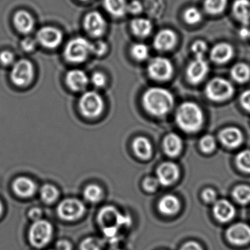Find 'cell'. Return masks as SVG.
<instances>
[{
    "instance_id": "obj_1",
    "label": "cell",
    "mask_w": 250,
    "mask_h": 250,
    "mask_svg": "<svg viewBox=\"0 0 250 250\" xmlns=\"http://www.w3.org/2000/svg\"><path fill=\"white\" fill-rule=\"evenodd\" d=\"M97 220L106 238L114 242L119 238L121 229L131 225L128 215L123 214L118 208L111 206H105L99 210Z\"/></svg>"
},
{
    "instance_id": "obj_2",
    "label": "cell",
    "mask_w": 250,
    "mask_h": 250,
    "mask_svg": "<svg viewBox=\"0 0 250 250\" xmlns=\"http://www.w3.org/2000/svg\"><path fill=\"white\" fill-rule=\"evenodd\" d=\"M143 104L148 113L154 116H163L173 107L172 93L162 87H150L145 92Z\"/></svg>"
},
{
    "instance_id": "obj_3",
    "label": "cell",
    "mask_w": 250,
    "mask_h": 250,
    "mask_svg": "<svg viewBox=\"0 0 250 250\" xmlns=\"http://www.w3.org/2000/svg\"><path fill=\"white\" fill-rule=\"evenodd\" d=\"M175 120L183 131L187 133H195L203 126L204 115L201 108L197 104L185 102L177 109Z\"/></svg>"
},
{
    "instance_id": "obj_4",
    "label": "cell",
    "mask_w": 250,
    "mask_h": 250,
    "mask_svg": "<svg viewBox=\"0 0 250 250\" xmlns=\"http://www.w3.org/2000/svg\"><path fill=\"white\" fill-rule=\"evenodd\" d=\"M92 53V43L84 38H75L70 41L64 49L66 61L73 63L84 62Z\"/></svg>"
},
{
    "instance_id": "obj_5",
    "label": "cell",
    "mask_w": 250,
    "mask_h": 250,
    "mask_svg": "<svg viewBox=\"0 0 250 250\" xmlns=\"http://www.w3.org/2000/svg\"><path fill=\"white\" fill-rule=\"evenodd\" d=\"M53 235V227L50 222L43 219L35 221L29 229V241L33 247L42 248L47 245Z\"/></svg>"
},
{
    "instance_id": "obj_6",
    "label": "cell",
    "mask_w": 250,
    "mask_h": 250,
    "mask_svg": "<svg viewBox=\"0 0 250 250\" xmlns=\"http://www.w3.org/2000/svg\"><path fill=\"white\" fill-rule=\"evenodd\" d=\"M104 100L102 96L94 91L84 93L79 101L80 112L87 118H95L103 112Z\"/></svg>"
},
{
    "instance_id": "obj_7",
    "label": "cell",
    "mask_w": 250,
    "mask_h": 250,
    "mask_svg": "<svg viewBox=\"0 0 250 250\" xmlns=\"http://www.w3.org/2000/svg\"><path fill=\"white\" fill-rule=\"evenodd\" d=\"M234 88L228 80L214 78L208 83L206 94L210 100L221 102L228 100L233 95Z\"/></svg>"
},
{
    "instance_id": "obj_8",
    "label": "cell",
    "mask_w": 250,
    "mask_h": 250,
    "mask_svg": "<svg viewBox=\"0 0 250 250\" xmlns=\"http://www.w3.org/2000/svg\"><path fill=\"white\" fill-rule=\"evenodd\" d=\"M10 77L15 85L18 87L27 86L34 77V67L28 60H20L13 65Z\"/></svg>"
},
{
    "instance_id": "obj_9",
    "label": "cell",
    "mask_w": 250,
    "mask_h": 250,
    "mask_svg": "<svg viewBox=\"0 0 250 250\" xmlns=\"http://www.w3.org/2000/svg\"><path fill=\"white\" fill-rule=\"evenodd\" d=\"M84 203L77 199L68 198L62 200L58 206L57 212L62 220L74 222L83 217L85 213Z\"/></svg>"
},
{
    "instance_id": "obj_10",
    "label": "cell",
    "mask_w": 250,
    "mask_h": 250,
    "mask_svg": "<svg viewBox=\"0 0 250 250\" xmlns=\"http://www.w3.org/2000/svg\"><path fill=\"white\" fill-rule=\"evenodd\" d=\"M174 68L170 61L165 58H153L147 66L149 77L157 81H166L173 74Z\"/></svg>"
},
{
    "instance_id": "obj_11",
    "label": "cell",
    "mask_w": 250,
    "mask_h": 250,
    "mask_svg": "<svg viewBox=\"0 0 250 250\" xmlns=\"http://www.w3.org/2000/svg\"><path fill=\"white\" fill-rule=\"evenodd\" d=\"M37 42L46 49H55L62 42V34L61 30L54 27H43L36 35Z\"/></svg>"
},
{
    "instance_id": "obj_12",
    "label": "cell",
    "mask_w": 250,
    "mask_h": 250,
    "mask_svg": "<svg viewBox=\"0 0 250 250\" xmlns=\"http://www.w3.org/2000/svg\"><path fill=\"white\" fill-rule=\"evenodd\" d=\"M208 71V64L203 58L195 57V59L191 61L187 67V79L191 84H199L207 76Z\"/></svg>"
},
{
    "instance_id": "obj_13",
    "label": "cell",
    "mask_w": 250,
    "mask_h": 250,
    "mask_svg": "<svg viewBox=\"0 0 250 250\" xmlns=\"http://www.w3.org/2000/svg\"><path fill=\"white\" fill-rule=\"evenodd\" d=\"M84 27L87 33L93 37H100L104 33L106 23L100 13L93 11L84 17Z\"/></svg>"
},
{
    "instance_id": "obj_14",
    "label": "cell",
    "mask_w": 250,
    "mask_h": 250,
    "mask_svg": "<svg viewBox=\"0 0 250 250\" xmlns=\"http://www.w3.org/2000/svg\"><path fill=\"white\" fill-rule=\"evenodd\" d=\"M226 236L234 245H247L250 243V227L244 223L234 224L228 228Z\"/></svg>"
},
{
    "instance_id": "obj_15",
    "label": "cell",
    "mask_w": 250,
    "mask_h": 250,
    "mask_svg": "<svg viewBox=\"0 0 250 250\" xmlns=\"http://www.w3.org/2000/svg\"><path fill=\"white\" fill-rule=\"evenodd\" d=\"M156 175L159 184L168 187L173 184L179 178V167L172 162H165L158 167Z\"/></svg>"
},
{
    "instance_id": "obj_16",
    "label": "cell",
    "mask_w": 250,
    "mask_h": 250,
    "mask_svg": "<svg viewBox=\"0 0 250 250\" xmlns=\"http://www.w3.org/2000/svg\"><path fill=\"white\" fill-rule=\"evenodd\" d=\"M219 140L225 147L235 148L244 141V135L236 127H227L219 133Z\"/></svg>"
},
{
    "instance_id": "obj_17",
    "label": "cell",
    "mask_w": 250,
    "mask_h": 250,
    "mask_svg": "<svg viewBox=\"0 0 250 250\" xmlns=\"http://www.w3.org/2000/svg\"><path fill=\"white\" fill-rule=\"evenodd\" d=\"M65 83L71 90L76 92L83 91L87 87L89 79L85 72L82 70L73 69L67 73Z\"/></svg>"
},
{
    "instance_id": "obj_18",
    "label": "cell",
    "mask_w": 250,
    "mask_h": 250,
    "mask_svg": "<svg viewBox=\"0 0 250 250\" xmlns=\"http://www.w3.org/2000/svg\"><path fill=\"white\" fill-rule=\"evenodd\" d=\"M177 36L175 32L168 29L161 30L153 40L155 49L159 51H169L176 44Z\"/></svg>"
},
{
    "instance_id": "obj_19",
    "label": "cell",
    "mask_w": 250,
    "mask_h": 250,
    "mask_svg": "<svg viewBox=\"0 0 250 250\" xmlns=\"http://www.w3.org/2000/svg\"><path fill=\"white\" fill-rule=\"evenodd\" d=\"M13 189L19 197L29 198L36 194L37 186L30 178L27 177H20L14 181Z\"/></svg>"
},
{
    "instance_id": "obj_20",
    "label": "cell",
    "mask_w": 250,
    "mask_h": 250,
    "mask_svg": "<svg viewBox=\"0 0 250 250\" xmlns=\"http://www.w3.org/2000/svg\"><path fill=\"white\" fill-rule=\"evenodd\" d=\"M213 212L216 220L225 223L233 219L235 214V209L232 203L228 200H219L215 202Z\"/></svg>"
},
{
    "instance_id": "obj_21",
    "label": "cell",
    "mask_w": 250,
    "mask_h": 250,
    "mask_svg": "<svg viewBox=\"0 0 250 250\" xmlns=\"http://www.w3.org/2000/svg\"><path fill=\"white\" fill-rule=\"evenodd\" d=\"M232 56L233 48L228 43H218L210 51V58L216 63H225L230 61Z\"/></svg>"
},
{
    "instance_id": "obj_22",
    "label": "cell",
    "mask_w": 250,
    "mask_h": 250,
    "mask_svg": "<svg viewBox=\"0 0 250 250\" xmlns=\"http://www.w3.org/2000/svg\"><path fill=\"white\" fill-rule=\"evenodd\" d=\"M14 24L20 33L27 34L34 28L35 21L31 14L27 11H19L14 15Z\"/></svg>"
},
{
    "instance_id": "obj_23",
    "label": "cell",
    "mask_w": 250,
    "mask_h": 250,
    "mask_svg": "<svg viewBox=\"0 0 250 250\" xmlns=\"http://www.w3.org/2000/svg\"><path fill=\"white\" fill-rule=\"evenodd\" d=\"M158 207L159 211L165 216H173L179 211L181 202L175 196L167 194L159 200Z\"/></svg>"
},
{
    "instance_id": "obj_24",
    "label": "cell",
    "mask_w": 250,
    "mask_h": 250,
    "mask_svg": "<svg viewBox=\"0 0 250 250\" xmlns=\"http://www.w3.org/2000/svg\"><path fill=\"white\" fill-rule=\"evenodd\" d=\"M183 142L178 134L170 133L164 139L163 147L165 153L170 157H176L182 150Z\"/></svg>"
},
{
    "instance_id": "obj_25",
    "label": "cell",
    "mask_w": 250,
    "mask_h": 250,
    "mask_svg": "<svg viewBox=\"0 0 250 250\" xmlns=\"http://www.w3.org/2000/svg\"><path fill=\"white\" fill-rule=\"evenodd\" d=\"M232 13L235 18L244 26L250 22V0H235L232 5Z\"/></svg>"
},
{
    "instance_id": "obj_26",
    "label": "cell",
    "mask_w": 250,
    "mask_h": 250,
    "mask_svg": "<svg viewBox=\"0 0 250 250\" xmlns=\"http://www.w3.org/2000/svg\"><path fill=\"white\" fill-rule=\"evenodd\" d=\"M132 147L136 156L143 160H147L151 156L153 152L152 145L146 137H138L134 139Z\"/></svg>"
},
{
    "instance_id": "obj_27",
    "label": "cell",
    "mask_w": 250,
    "mask_h": 250,
    "mask_svg": "<svg viewBox=\"0 0 250 250\" xmlns=\"http://www.w3.org/2000/svg\"><path fill=\"white\" fill-rule=\"evenodd\" d=\"M133 34L139 38L147 37L152 31V24L148 20L137 18L131 22Z\"/></svg>"
},
{
    "instance_id": "obj_28",
    "label": "cell",
    "mask_w": 250,
    "mask_h": 250,
    "mask_svg": "<svg viewBox=\"0 0 250 250\" xmlns=\"http://www.w3.org/2000/svg\"><path fill=\"white\" fill-rule=\"evenodd\" d=\"M127 5L125 0H104L105 9L113 17H124L127 12Z\"/></svg>"
},
{
    "instance_id": "obj_29",
    "label": "cell",
    "mask_w": 250,
    "mask_h": 250,
    "mask_svg": "<svg viewBox=\"0 0 250 250\" xmlns=\"http://www.w3.org/2000/svg\"><path fill=\"white\" fill-rule=\"evenodd\" d=\"M230 74L232 78L237 83H246L250 78V67L244 62H239L232 67Z\"/></svg>"
},
{
    "instance_id": "obj_30",
    "label": "cell",
    "mask_w": 250,
    "mask_h": 250,
    "mask_svg": "<svg viewBox=\"0 0 250 250\" xmlns=\"http://www.w3.org/2000/svg\"><path fill=\"white\" fill-rule=\"evenodd\" d=\"M59 194L60 192L57 187L52 184H45L40 190L41 198L46 204L55 203L59 197Z\"/></svg>"
},
{
    "instance_id": "obj_31",
    "label": "cell",
    "mask_w": 250,
    "mask_h": 250,
    "mask_svg": "<svg viewBox=\"0 0 250 250\" xmlns=\"http://www.w3.org/2000/svg\"><path fill=\"white\" fill-rule=\"evenodd\" d=\"M83 194L87 201L92 203H97L103 198L104 191L99 186L90 184L84 188Z\"/></svg>"
},
{
    "instance_id": "obj_32",
    "label": "cell",
    "mask_w": 250,
    "mask_h": 250,
    "mask_svg": "<svg viewBox=\"0 0 250 250\" xmlns=\"http://www.w3.org/2000/svg\"><path fill=\"white\" fill-rule=\"evenodd\" d=\"M228 5V0H205L204 8L210 15L222 14Z\"/></svg>"
},
{
    "instance_id": "obj_33",
    "label": "cell",
    "mask_w": 250,
    "mask_h": 250,
    "mask_svg": "<svg viewBox=\"0 0 250 250\" xmlns=\"http://www.w3.org/2000/svg\"><path fill=\"white\" fill-rule=\"evenodd\" d=\"M232 197L240 204L250 203V187L247 185L237 186L232 191Z\"/></svg>"
},
{
    "instance_id": "obj_34",
    "label": "cell",
    "mask_w": 250,
    "mask_h": 250,
    "mask_svg": "<svg viewBox=\"0 0 250 250\" xmlns=\"http://www.w3.org/2000/svg\"><path fill=\"white\" fill-rule=\"evenodd\" d=\"M237 166L242 172L250 174V150L240 152L235 159Z\"/></svg>"
},
{
    "instance_id": "obj_35",
    "label": "cell",
    "mask_w": 250,
    "mask_h": 250,
    "mask_svg": "<svg viewBox=\"0 0 250 250\" xmlns=\"http://www.w3.org/2000/svg\"><path fill=\"white\" fill-rule=\"evenodd\" d=\"M131 54L133 58L137 61H145L148 58V47L144 43H135L131 47Z\"/></svg>"
},
{
    "instance_id": "obj_36",
    "label": "cell",
    "mask_w": 250,
    "mask_h": 250,
    "mask_svg": "<svg viewBox=\"0 0 250 250\" xmlns=\"http://www.w3.org/2000/svg\"><path fill=\"white\" fill-rule=\"evenodd\" d=\"M103 247V241L102 240L95 237H88L82 241L80 244V250H102Z\"/></svg>"
},
{
    "instance_id": "obj_37",
    "label": "cell",
    "mask_w": 250,
    "mask_h": 250,
    "mask_svg": "<svg viewBox=\"0 0 250 250\" xmlns=\"http://www.w3.org/2000/svg\"><path fill=\"white\" fill-rule=\"evenodd\" d=\"M184 20L188 24H196L202 20V14L200 10L194 7L187 8L184 12Z\"/></svg>"
},
{
    "instance_id": "obj_38",
    "label": "cell",
    "mask_w": 250,
    "mask_h": 250,
    "mask_svg": "<svg viewBox=\"0 0 250 250\" xmlns=\"http://www.w3.org/2000/svg\"><path fill=\"white\" fill-rule=\"evenodd\" d=\"M200 147L202 151L204 153H212L216 147L214 137L211 135H206L202 137L200 141Z\"/></svg>"
},
{
    "instance_id": "obj_39",
    "label": "cell",
    "mask_w": 250,
    "mask_h": 250,
    "mask_svg": "<svg viewBox=\"0 0 250 250\" xmlns=\"http://www.w3.org/2000/svg\"><path fill=\"white\" fill-rule=\"evenodd\" d=\"M207 49V44L206 42L202 40L197 41L191 46L193 53L195 55V57H200V58H203Z\"/></svg>"
},
{
    "instance_id": "obj_40",
    "label": "cell",
    "mask_w": 250,
    "mask_h": 250,
    "mask_svg": "<svg viewBox=\"0 0 250 250\" xmlns=\"http://www.w3.org/2000/svg\"><path fill=\"white\" fill-rule=\"evenodd\" d=\"M159 185V182L157 178L153 177H147L143 181V188L147 192H154L157 189Z\"/></svg>"
},
{
    "instance_id": "obj_41",
    "label": "cell",
    "mask_w": 250,
    "mask_h": 250,
    "mask_svg": "<svg viewBox=\"0 0 250 250\" xmlns=\"http://www.w3.org/2000/svg\"><path fill=\"white\" fill-rule=\"evenodd\" d=\"M15 57L10 51L5 50L0 52V63L5 66L14 65Z\"/></svg>"
},
{
    "instance_id": "obj_42",
    "label": "cell",
    "mask_w": 250,
    "mask_h": 250,
    "mask_svg": "<svg viewBox=\"0 0 250 250\" xmlns=\"http://www.w3.org/2000/svg\"><path fill=\"white\" fill-rule=\"evenodd\" d=\"M106 51H107V45L102 41H99L95 43H92V53L94 55L102 56L106 53Z\"/></svg>"
},
{
    "instance_id": "obj_43",
    "label": "cell",
    "mask_w": 250,
    "mask_h": 250,
    "mask_svg": "<svg viewBox=\"0 0 250 250\" xmlns=\"http://www.w3.org/2000/svg\"><path fill=\"white\" fill-rule=\"evenodd\" d=\"M91 83L95 87H103L106 84V78L104 74L101 72H95L91 77Z\"/></svg>"
},
{
    "instance_id": "obj_44",
    "label": "cell",
    "mask_w": 250,
    "mask_h": 250,
    "mask_svg": "<svg viewBox=\"0 0 250 250\" xmlns=\"http://www.w3.org/2000/svg\"><path fill=\"white\" fill-rule=\"evenodd\" d=\"M37 42L35 39L30 37H27L23 39L21 43V46L23 50L27 52H31L36 49Z\"/></svg>"
},
{
    "instance_id": "obj_45",
    "label": "cell",
    "mask_w": 250,
    "mask_h": 250,
    "mask_svg": "<svg viewBox=\"0 0 250 250\" xmlns=\"http://www.w3.org/2000/svg\"><path fill=\"white\" fill-rule=\"evenodd\" d=\"M203 200L207 203H213L216 201V193L212 188H206L202 194Z\"/></svg>"
},
{
    "instance_id": "obj_46",
    "label": "cell",
    "mask_w": 250,
    "mask_h": 250,
    "mask_svg": "<svg viewBox=\"0 0 250 250\" xmlns=\"http://www.w3.org/2000/svg\"><path fill=\"white\" fill-rule=\"evenodd\" d=\"M143 11L142 4L139 1L134 0L131 3L127 5V11L133 14H138Z\"/></svg>"
},
{
    "instance_id": "obj_47",
    "label": "cell",
    "mask_w": 250,
    "mask_h": 250,
    "mask_svg": "<svg viewBox=\"0 0 250 250\" xmlns=\"http://www.w3.org/2000/svg\"><path fill=\"white\" fill-rule=\"evenodd\" d=\"M240 102L243 107L250 112V90H246L241 94Z\"/></svg>"
},
{
    "instance_id": "obj_48",
    "label": "cell",
    "mask_w": 250,
    "mask_h": 250,
    "mask_svg": "<svg viewBox=\"0 0 250 250\" xmlns=\"http://www.w3.org/2000/svg\"><path fill=\"white\" fill-rule=\"evenodd\" d=\"M42 214H43V212H42V210L40 208H33L30 209V211H29V216H30V219L34 221V222L35 221L42 219Z\"/></svg>"
},
{
    "instance_id": "obj_49",
    "label": "cell",
    "mask_w": 250,
    "mask_h": 250,
    "mask_svg": "<svg viewBox=\"0 0 250 250\" xmlns=\"http://www.w3.org/2000/svg\"><path fill=\"white\" fill-rule=\"evenodd\" d=\"M180 250H203V247L195 241H188L181 247Z\"/></svg>"
},
{
    "instance_id": "obj_50",
    "label": "cell",
    "mask_w": 250,
    "mask_h": 250,
    "mask_svg": "<svg viewBox=\"0 0 250 250\" xmlns=\"http://www.w3.org/2000/svg\"><path fill=\"white\" fill-rule=\"evenodd\" d=\"M73 246L67 240H60L56 244V250H72Z\"/></svg>"
},
{
    "instance_id": "obj_51",
    "label": "cell",
    "mask_w": 250,
    "mask_h": 250,
    "mask_svg": "<svg viewBox=\"0 0 250 250\" xmlns=\"http://www.w3.org/2000/svg\"><path fill=\"white\" fill-rule=\"evenodd\" d=\"M250 30L247 28V27H244L242 30L240 31V35L241 37L247 39V38H250Z\"/></svg>"
},
{
    "instance_id": "obj_52",
    "label": "cell",
    "mask_w": 250,
    "mask_h": 250,
    "mask_svg": "<svg viewBox=\"0 0 250 250\" xmlns=\"http://www.w3.org/2000/svg\"><path fill=\"white\" fill-rule=\"evenodd\" d=\"M2 212H3V206H2V202L0 200V216L2 215Z\"/></svg>"
},
{
    "instance_id": "obj_53",
    "label": "cell",
    "mask_w": 250,
    "mask_h": 250,
    "mask_svg": "<svg viewBox=\"0 0 250 250\" xmlns=\"http://www.w3.org/2000/svg\"><path fill=\"white\" fill-rule=\"evenodd\" d=\"M109 250H122L121 249L117 248V247H114V248L110 249Z\"/></svg>"
},
{
    "instance_id": "obj_54",
    "label": "cell",
    "mask_w": 250,
    "mask_h": 250,
    "mask_svg": "<svg viewBox=\"0 0 250 250\" xmlns=\"http://www.w3.org/2000/svg\"><path fill=\"white\" fill-rule=\"evenodd\" d=\"M81 1H84V2H85V1H88V0H81Z\"/></svg>"
},
{
    "instance_id": "obj_55",
    "label": "cell",
    "mask_w": 250,
    "mask_h": 250,
    "mask_svg": "<svg viewBox=\"0 0 250 250\" xmlns=\"http://www.w3.org/2000/svg\"></svg>"
}]
</instances>
